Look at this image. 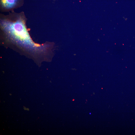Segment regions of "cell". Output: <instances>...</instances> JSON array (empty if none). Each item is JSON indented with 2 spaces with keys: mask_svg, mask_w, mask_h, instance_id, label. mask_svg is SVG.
I'll return each instance as SVG.
<instances>
[{
  "mask_svg": "<svg viewBox=\"0 0 135 135\" xmlns=\"http://www.w3.org/2000/svg\"><path fill=\"white\" fill-rule=\"evenodd\" d=\"M24 0H0V11L9 12L23 6Z\"/></svg>",
  "mask_w": 135,
  "mask_h": 135,
  "instance_id": "cell-2",
  "label": "cell"
},
{
  "mask_svg": "<svg viewBox=\"0 0 135 135\" xmlns=\"http://www.w3.org/2000/svg\"></svg>",
  "mask_w": 135,
  "mask_h": 135,
  "instance_id": "cell-3",
  "label": "cell"
},
{
  "mask_svg": "<svg viewBox=\"0 0 135 135\" xmlns=\"http://www.w3.org/2000/svg\"><path fill=\"white\" fill-rule=\"evenodd\" d=\"M27 18L23 11L13 10L6 15L0 14V36L2 44L23 50L39 51L45 53L48 50V42L39 44L32 40L26 26Z\"/></svg>",
  "mask_w": 135,
  "mask_h": 135,
  "instance_id": "cell-1",
  "label": "cell"
}]
</instances>
